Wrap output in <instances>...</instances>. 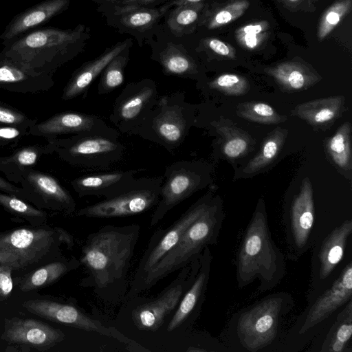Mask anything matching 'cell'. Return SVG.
Masks as SVG:
<instances>
[{"instance_id": "cell-1", "label": "cell", "mask_w": 352, "mask_h": 352, "mask_svg": "<svg viewBox=\"0 0 352 352\" xmlns=\"http://www.w3.org/2000/svg\"><path fill=\"white\" fill-rule=\"evenodd\" d=\"M140 230L138 223L106 225L89 234L80 258L87 272L80 285L91 288L106 303L124 301L128 291V272Z\"/></svg>"}, {"instance_id": "cell-2", "label": "cell", "mask_w": 352, "mask_h": 352, "mask_svg": "<svg viewBox=\"0 0 352 352\" xmlns=\"http://www.w3.org/2000/svg\"><path fill=\"white\" fill-rule=\"evenodd\" d=\"M294 306L292 295L278 292L239 309L230 318L226 346L232 351H280L286 317Z\"/></svg>"}, {"instance_id": "cell-3", "label": "cell", "mask_w": 352, "mask_h": 352, "mask_svg": "<svg viewBox=\"0 0 352 352\" xmlns=\"http://www.w3.org/2000/svg\"><path fill=\"white\" fill-rule=\"evenodd\" d=\"M90 37L89 29L83 24L67 30L47 27L3 43L1 52L37 73L53 76L85 50Z\"/></svg>"}, {"instance_id": "cell-4", "label": "cell", "mask_w": 352, "mask_h": 352, "mask_svg": "<svg viewBox=\"0 0 352 352\" xmlns=\"http://www.w3.org/2000/svg\"><path fill=\"white\" fill-rule=\"evenodd\" d=\"M236 271L239 288L258 279L261 292L274 288L286 274L285 257L272 238L262 200L258 203L240 243Z\"/></svg>"}, {"instance_id": "cell-5", "label": "cell", "mask_w": 352, "mask_h": 352, "mask_svg": "<svg viewBox=\"0 0 352 352\" xmlns=\"http://www.w3.org/2000/svg\"><path fill=\"white\" fill-rule=\"evenodd\" d=\"M225 214L219 199L212 197L206 209L186 229L176 245L144 276L124 300L153 287L171 273L198 258L204 249L217 244Z\"/></svg>"}, {"instance_id": "cell-6", "label": "cell", "mask_w": 352, "mask_h": 352, "mask_svg": "<svg viewBox=\"0 0 352 352\" xmlns=\"http://www.w3.org/2000/svg\"><path fill=\"white\" fill-rule=\"evenodd\" d=\"M352 300V259L331 284L307 302L305 309L285 333L280 351H302Z\"/></svg>"}, {"instance_id": "cell-7", "label": "cell", "mask_w": 352, "mask_h": 352, "mask_svg": "<svg viewBox=\"0 0 352 352\" xmlns=\"http://www.w3.org/2000/svg\"><path fill=\"white\" fill-rule=\"evenodd\" d=\"M194 115V107L185 100L184 91L159 96L137 135L172 153L184 142L195 124Z\"/></svg>"}, {"instance_id": "cell-8", "label": "cell", "mask_w": 352, "mask_h": 352, "mask_svg": "<svg viewBox=\"0 0 352 352\" xmlns=\"http://www.w3.org/2000/svg\"><path fill=\"white\" fill-rule=\"evenodd\" d=\"M119 131L84 132L68 138L46 139L60 159L79 168L102 169L120 162L125 146L120 142Z\"/></svg>"}, {"instance_id": "cell-9", "label": "cell", "mask_w": 352, "mask_h": 352, "mask_svg": "<svg viewBox=\"0 0 352 352\" xmlns=\"http://www.w3.org/2000/svg\"><path fill=\"white\" fill-rule=\"evenodd\" d=\"M352 259V219H346L313 246L307 301L329 287Z\"/></svg>"}, {"instance_id": "cell-10", "label": "cell", "mask_w": 352, "mask_h": 352, "mask_svg": "<svg viewBox=\"0 0 352 352\" xmlns=\"http://www.w3.org/2000/svg\"><path fill=\"white\" fill-rule=\"evenodd\" d=\"M287 258L297 261L318 241L313 188L309 177L302 182L283 217Z\"/></svg>"}, {"instance_id": "cell-11", "label": "cell", "mask_w": 352, "mask_h": 352, "mask_svg": "<svg viewBox=\"0 0 352 352\" xmlns=\"http://www.w3.org/2000/svg\"><path fill=\"white\" fill-rule=\"evenodd\" d=\"M199 267V257L182 268L177 277L156 297L143 298L141 301L130 298L136 302L131 311L133 325L141 331L156 332L160 330L168 322V318L173 315L184 294L195 279Z\"/></svg>"}, {"instance_id": "cell-12", "label": "cell", "mask_w": 352, "mask_h": 352, "mask_svg": "<svg viewBox=\"0 0 352 352\" xmlns=\"http://www.w3.org/2000/svg\"><path fill=\"white\" fill-rule=\"evenodd\" d=\"M163 176L136 178L122 193L77 210L78 217L108 219L133 216L145 212L157 204Z\"/></svg>"}, {"instance_id": "cell-13", "label": "cell", "mask_w": 352, "mask_h": 352, "mask_svg": "<svg viewBox=\"0 0 352 352\" xmlns=\"http://www.w3.org/2000/svg\"><path fill=\"white\" fill-rule=\"evenodd\" d=\"M23 306L30 313L48 320L114 339L126 345L129 351H147L116 328L106 326L73 303L34 299L23 302Z\"/></svg>"}, {"instance_id": "cell-14", "label": "cell", "mask_w": 352, "mask_h": 352, "mask_svg": "<svg viewBox=\"0 0 352 352\" xmlns=\"http://www.w3.org/2000/svg\"><path fill=\"white\" fill-rule=\"evenodd\" d=\"M212 199L210 193L206 194L169 227L158 229L152 234L136 267L124 299L133 292L150 270L176 245L186 229L206 209Z\"/></svg>"}, {"instance_id": "cell-15", "label": "cell", "mask_w": 352, "mask_h": 352, "mask_svg": "<svg viewBox=\"0 0 352 352\" xmlns=\"http://www.w3.org/2000/svg\"><path fill=\"white\" fill-rule=\"evenodd\" d=\"M56 233L50 228H19L0 233V263L19 270L39 261L50 250Z\"/></svg>"}, {"instance_id": "cell-16", "label": "cell", "mask_w": 352, "mask_h": 352, "mask_svg": "<svg viewBox=\"0 0 352 352\" xmlns=\"http://www.w3.org/2000/svg\"><path fill=\"white\" fill-rule=\"evenodd\" d=\"M170 9L167 3L155 8L104 3L100 4L97 10L102 13L108 25L120 34L131 35L142 47L153 38Z\"/></svg>"}, {"instance_id": "cell-17", "label": "cell", "mask_w": 352, "mask_h": 352, "mask_svg": "<svg viewBox=\"0 0 352 352\" xmlns=\"http://www.w3.org/2000/svg\"><path fill=\"white\" fill-rule=\"evenodd\" d=\"M159 96L157 86L153 79L128 83L115 100L110 122L122 133L137 135Z\"/></svg>"}, {"instance_id": "cell-18", "label": "cell", "mask_w": 352, "mask_h": 352, "mask_svg": "<svg viewBox=\"0 0 352 352\" xmlns=\"http://www.w3.org/2000/svg\"><path fill=\"white\" fill-rule=\"evenodd\" d=\"M160 200L151 215L150 226L155 227L176 206L205 185L204 174L198 162L177 161L165 169Z\"/></svg>"}, {"instance_id": "cell-19", "label": "cell", "mask_w": 352, "mask_h": 352, "mask_svg": "<svg viewBox=\"0 0 352 352\" xmlns=\"http://www.w3.org/2000/svg\"><path fill=\"white\" fill-rule=\"evenodd\" d=\"M146 45L151 47V58L161 66L165 75L192 79L200 76V66L184 40L170 34L162 23Z\"/></svg>"}, {"instance_id": "cell-20", "label": "cell", "mask_w": 352, "mask_h": 352, "mask_svg": "<svg viewBox=\"0 0 352 352\" xmlns=\"http://www.w3.org/2000/svg\"><path fill=\"white\" fill-rule=\"evenodd\" d=\"M212 256L209 246L199 256V267L195 279L184 294L167 322L166 332L189 333L199 316L209 282Z\"/></svg>"}, {"instance_id": "cell-21", "label": "cell", "mask_w": 352, "mask_h": 352, "mask_svg": "<svg viewBox=\"0 0 352 352\" xmlns=\"http://www.w3.org/2000/svg\"><path fill=\"white\" fill-rule=\"evenodd\" d=\"M19 184L25 201L38 208H45L65 215L76 212V202L71 194L54 177L31 168L25 170Z\"/></svg>"}, {"instance_id": "cell-22", "label": "cell", "mask_w": 352, "mask_h": 352, "mask_svg": "<svg viewBox=\"0 0 352 352\" xmlns=\"http://www.w3.org/2000/svg\"><path fill=\"white\" fill-rule=\"evenodd\" d=\"M65 334L59 329L34 318L13 317L4 320L1 339L9 344H19L40 351L63 342Z\"/></svg>"}, {"instance_id": "cell-23", "label": "cell", "mask_w": 352, "mask_h": 352, "mask_svg": "<svg viewBox=\"0 0 352 352\" xmlns=\"http://www.w3.org/2000/svg\"><path fill=\"white\" fill-rule=\"evenodd\" d=\"M111 128L97 116L68 111L56 113L43 122L36 123L30 129L28 135L48 139L63 135L107 131Z\"/></svg>"}, {"instance_id": "cell-24", "label": "cell", "mask_w": 352, "mask_h": 352, "mask_svg": "<svg viewBox=\"0 0 352 352\" xmlns=\"http://www.w3.org/2000/svg\"><path fill=\"white\" fill-rule=\"evenodd\" d=\"M53 76L37 73L0 52V89L21 94L48 91Z\"/></svg>"}, {"instance_id": "cell-25", "label": "cell", "mask_w": 352, "mask_h": 352, "mask_svg": "<svg viewBox=\"0 0 352 352\" xmlns=\"http://www.w3.org/2000/svg\"><path fill=\"white\" fill-rule=\"evenodd\" d=\"M141 170H114L85 175L74 179L71 186L80 197L110 198L129 188L135 181V175Z\"/></svg>"}, {"instance_id": "cell-26", "label": "cell", "mask_w": 352, "mask_h": 352, "mask_svg": "<svg viewBox=\"0 0 352 352\" xmlns=\"http://www.w3.org/2000/svg\"><path fill=\"white\" fill-rule=\"evenodd\" d=\"M133 39L127 38L113 45L107 47L98 56L84 63L76 69L65 86L62 100H70L87 92L91 83L100 75L107 64L118 54L128 47H132Z\"/></svg>"}, {"instance_id": "cell-27", "label": "cell", "mask_w": 352, "mask_h": 352, "mask_svg": "<svg viewBox=\"0 0 352 352\" xmlns=\"http://www.w3.org/2000/svg\"><path fill=\"white\" fill-rule=\"evenodd\" d=\"M352 300L337 313L333 320L311 342L308 351L351 352Z\"/></svg>"}, {"instance_id": "cell-28", "label": "cell", "mask_w": 352, "mask_h": 352, "mask_svg": "<svg viewBox=\"0 0 352 352\" xmlns=\"http://www.w3.org/2000/svg\"><path fill=\"white\" fill-rule=\"evenodd\" d=\"M70 0H45L19 13L6 26L0 36L7 43L36 28L65 11Z\"/></svg>"}, {"instance_id": "cell-29", "label": "cell", "mask_w": 352, "mask_h": 352, "mask_svg": "<svg viewBox=\"0 0 352 352\" xmlns=\"http://www.w3.org/2000/svg\"><path fill=\"white\" fill-rule=\"evenodd\" d=\"M285 91L305 90L321 80V76L301 60H292L280 63L265 69Z\"/></svg>"}, {"instance_id": "cell-30", "label": "cell", "mask_w": 352, "mask_h": 352, "mask_svg": "<svg viewBox=\"0 0 352 352\" xmlns=\"http://www.w3.org/2000/svg\"><path fill=\"white\" fill-rule=\"evenodd\" d=\"M344 101L343 96L316 99L298 104L292 114L313 127L324 128L341 116Z\"/></svg>"}, {"instance_id": "cell-31", "label": "cell", "mask_w": 352, "mask_h": 352, "mask_svg": "<svg viewBox=\"0 0 352 352\" xmlns=\"http://www.w3.org/2000/svg\"><path fill=\"white\" fill-rule=\"evenodd\" d=\"M53 153L50 144L27 145L15 150L11 155L0 156V172L8 180L19 184L23 173L33 168L40 158Z\"/></svg>"}, {"instance_id": "cell-32", "label": "cell", "mask_w": 352, "mask_h": 352, "mask_svg": "<svg viewBox=\"0 0 352 352\" xmlns=\"http://www.w3.org/2000/svg\"><path fill=\"white\" fill-rule=\"evenodd\" d=\"M210 125L221 135L222 152L228 158L244 156L254 143L248 133L228 119L221 117L218 120H211Z\"/></svg>"}, {"instance_id": "cell-33", "label": "cell", "mask_w": 352, "mask_h": 352, "mask_svg": "<svg viewBox=\"0 0 352 352\" xmlns=\"http://www.w3.org/2000/svg\"><path fill=\"white\" fill-rule=\"evenodd\" d=\"M204 2L170 8L164 17V28L173 36L182 38L194 32L201 19Z\"/></svg>"}, {"instance_id": "cell-34", "label": "cell", "mask_w": 352, "mask_h": 352, "mask_svg": "<svg viewBox=\"0 0 352 352\" xmlns=\"http://www.w3.org/2000/svg\"><path fill=\"white\" fill-rule=\"evenodd\" d=\"M80 260L55 261L33 271L22 278L19 289L28 292L47 287L56 282L65 274L80 265Z\"/></svg>"}, {"instance_id": "cell-35", "label": "cell", "mask_w": 352, "mask_h": 352, "mask_svg": "<svg viewBox=\"0 0 352 352\" xmlns=\"http://www.w3.org/2000/svg\"><path fill=\"white\" fill-rule=\"evenodd\" d=\"M287 135V130L282 128H276L270 132L263 140L260 151L249 161L243 172L253 174L270 164L280 153Z\"/></svg>"}, {"instance_id": "cell-36", "label": "cell", "mask_w": 352, "mask_h": 352, "mask_svg": "<svg viewBox=\"0 0 352 352\" xmlns=\"http://www.w3.org/2000/svg\"><path fill=\"white\" fill-rule=\"evenodd\" d=\"M351 124L344 122L326 141L325 148L331 160L340 168H351Z\"/></svg>"}, {"instance_id": "cell-37", "label": "cell", "mask_w": 352, "mask_h": 352, "mask_svg": "<svg viewBox=\"0 0 352 352\" xmlns=\"http://www.w3.org/2000/svg\"><path fill=\"white\" fill-rule=\"evenodd\" d=\"M249 6L248 0H234L213 12L204 8L198 26H204L209 30L221 28L241 16Z\"/></svg>"}, {"instance_id": "cell-38", "label": "cell", "mask_w": 352, "mask_h": 352, "mask_svg": "<svg viewBox=\"0 0 352 352\" xmlns=\"http://www.w3.org/2000/svg\"><path fill=\"white\" fill-rule=\"evenodd\" d=\"M131 47H126L116 56L104 67L98 85L99 95L110 93L123 84L124 69L129 61Z\"/></svg>"}, {"instance_id": "cell-39", "label": "cell", "mask_w": 352, "mask_h": 352, "mask_svg": "<svg viewBox=\"0 0 352 352\" xmlns=\"http://www.w3.org/2000/svg\"><path fill=\"white\" fill-rule=\"evenodd\" d=\"M0 206L12 215L28 221L34 226L46 221L47 213L40 208L29 204L16 196L0 191Z\"/></svg>"}, {"instance_id": "cell-40", "label": "cell", "mask_w": 352, "mask_h": 352, "mask_svg": "<svg viewBox=\"0 0 352 352\" xmlns=\"http://www.w3.org/2000/svg\"><path fill=\"white\" fill-rule=\"evenodd\" d=\"M236 113L240 118L263 124H276L287 120L270 104L258 101L239 104Z\"/></svg>"}, {"instance_id": "cell-41", "label": "cell", "mask_w": 352, "mask_h": 352, "mask_svg": "<svg viewBox=\"0 0 352 352\" xmlns=\"http://www.w3.org/2000/svg\"><path fill=\"white\" fill-rule=\"evenodd\" d=\"M270 30L268 21H254L237 29L235 31V38L242 47L248 50H255L268 38Z\"/></svg>"}, {"instance_id": "cell-42", "label": "cell", "mask_w": 352, "mask_h": 352, "mask_svg": "<svg viewBox=\"0 0 352 352\" xmlns=\"http://www.w3.org/2000/svg\"><path fill=\"white\" fill-rule=\"evenodd\" d=\"M352 0H337L323 12L318 23L317 37L324 40L351 11Z\"/></svg>"}, {"instance_id": "cell-43", "label": "cell", "mask_w": 352, "mask_h": 352, "mask_svg": "<svg viewBox=\"0 0 352 352\" xmlns=\"http://www.w3.org/2000/svg\"><path fill=\"white\" fill-rule=\"evenodd\" d=\"M208 89L219 91L228 96H239L250 89L249 81L243 76L223 74L206 83Z\"/></svg>"}, {"instance_id": "cell-44", "label": "cell", "mask_w": 352, "mask_h": 352, "mask_svg": "<svg viewBox=\"0 0 352 352\" xmlns=\"http://www.w3.org/2000/svg\"><path fill=\"white\" fill-rule=\"evenodd\" d=\"M36 123V118H31L9 104L0 102V124L30 129Z\"/></svg>"}, {"instance_id": "cell-45", "label": "cell", "mask_w": 352, "mask_h": 352, "mask_svg": "<svg viewBox=\"0 0 352 352\" xmlns=\"http://www.w3.org/2000/svg\"><path fill=\"white\" fill-rule=\"evenodd\" d=\"M30 129L13 126L0 124V147L16 145Z\"/></svg>"}, {"instance_id": "cell-46", "label": "cell", "mask_w": 352, "mask_h": 352, "mask_svg": "<svg viewBox=\"0 0 352 352\" xmlns=\"http://www.w3.org/2000/svg\"><path fill=\"white\" fill-rule=\"evenodd\" d=\"M201 46L206 50L228 58H234L236 52L233 47L217 38H206L201 41Z\"/></svg>"}, {"instance_id": "cell-47", "label": "cell", "mask_w": 352, "mask_h": 352, "mask_svg": "<svg viewBox=\"0 0 352 352\" xmlns=\"http://www.w3.org/2000/svg\"><path fill=\"white\" fill-rule=\"evenodd\" d=\"M12 270L0 263V301L7 299L12 293L13 282Z\"/></svg>"}, {"instance_id": "cell-48", "label": "cell", "mask_w": 352, "mask_h": 352, "mask_svg": "<svg viewBox=\"0 0 352 352\" xmlns=\"http://www.w3.org/2000/svg\"><path fill=\"white\" fill-rule=\"evenodd\" d=\"M0 191L16 196L25 200L22 188L11 184L1 177H0Z\"/></svg>"}, {"instance_id": "cell-49", "label": "cell", "mask_w": 352, "mask_h": 352, "mask_svg": "<svg viewBox=\"0 0 352 352\" xmlns=\"http://www.w3.org/2000/svg\"><path fill=\"white\" fill-rule=\"evenodd\" d=\"M168 1L170 0H125L120 4H131L148 8H155L160 6Z\"/></svg>"}, {"instance_id": "cell-50", "label": "cell", "mask_w": 352, "mask_h": 352, "mask_svg": "<svg viewBox=\"0 0 352 352\" xmlns=\"http://www.w3.org/2000/svg\"><path fill=\"white\" fill-rule=\"evenodd\" d=\"M54 229L59 242L65 243L68 248L72 249L74 245L73 236L63 228L55 227Z\"/></svg>"}, {"instance_id": "cell-51", "label": "cell", "mask_w": 352, "mask_h": 352, "mask_svg": "<svg viewBox=\"0 0 352 352\" xmlns=\"http://www.w3.org/2000/svg\"><path fill=\"white\" fill-rule=\"evenodd\" d=\"M204 0H170L167 1V4L172 8L175 6H179L186 4L197 3L203 2Z\"/></svg>"}, {"instance_id": "cell-52", "label": "cell", "mask_w": 352, "mask_h": 352, "mask_svg": "<svg viewBox=\"0 0 352 352\" xmlns=\"http://www.w3.org/2000/svg\"><path fill=\"white\" fill-rule=\"evenodd\" d=\"M278 1L283 4L284 7L292 9L300 5L302 0H278Z\"/></svg>"}, {"instance_id": "cell-53", "label": "cell", "mask_w": 352, "mask_h": 352, "mask_svg": "<svg viewBox=\"0 0 352 352\" xmlns=\"http://www.w3.org/2000/svg\"><path fill=\"white\" fill-rule=\"evenodd\" d=\"M14 345H15V346H12V344H10L9 346H8L6 351H23V352L31 351V349L28 346H25L23 345H19V344H14Z\"/></svg>"}, {"instance_id": "cell-54", "label": "cell", "mask_w": 352, "mask_h": 352, "mask_svg": "<svg viewBox=\"0 0 352 352\" xmlns=\"http://www.w3.org/2000/svg\"><path fill=\"white\" fill-rule=\"evenodd\" d=\"M94 1L100 5V4H104V3L118 4V3H122L125 0H94Z\"/></svg>"}, {"instance_id": "cell-55", "label": "cell", "mask_w": 352, "mask_h": 352, "mask_svg": "<svg viewBox=\"0 0 352 352\" xmlns=\"http://www.w3.org/2000/svg\"><path fill=\"white\" fill-rule=\"evenodd\" d=\"M319 0H307V3L309 6H314L316 3H317Z\"/></svg>"}]
</instances>
